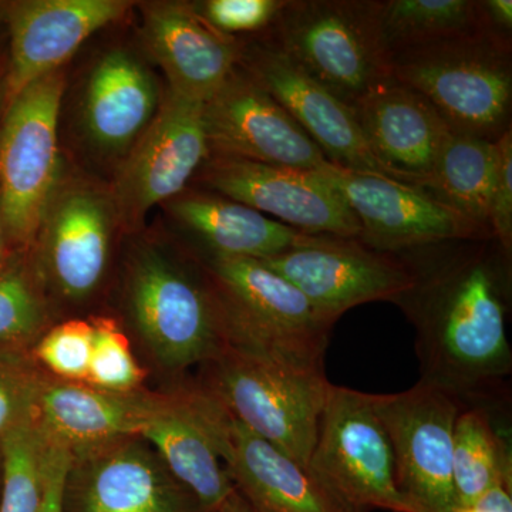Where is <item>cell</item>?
Masks as SVG:
<instances>
[{
    "mask_svg": "<svg viewBox=\"0 0 512 512\" xmlns=\"http://www.w3.org/2000/svg\"><path fill=\"white\" fill-rule=\"evenodd\" d=\"M433 245L404 256L414 284L393 303L416 330L423 382L466 404H507L510 261L493 238Z\"/></svg>",
    "mask_w": 512,
    "mask_h": 512,
    "instance_id": "6da1fadb",
    "label": "cell"
},
{
    "mask_svg": "<svg viewBox=\"0 0 512 512\" xmlns=\"http://www.w3.org/2000/svg\"><path fill=\"white\" fill-rule=\"evenodd\" d=\"M120 298L127 325L171 384L227 346L220 303L200 256L136 239L124 258Z\"/></svg>",
    "mask_w": 512,
    "mask_h": 512,
    "instance_id": "7a4b0ae2",
    "label": "cell"
},
{
    "mask_svg": "<svg viewBox=\"0 0 512 512\" xmlns=\"http://www.w3.org/2000/svg\"><path fill=\"white\" fill-rule=\"evenodd\" d=\"M224 319L227 346L279 365L325 373L333 323L258 259L200 256Z\"/></svg>",
    "mask_w": 512,
    "mask_h": 512,
    "instance_id": "3957f363",
    "label": "cell"
},
{
    "mask_svg": "<svg viewBox=\"0 0 512 512\" xmlns=\"http://www.w3.org/2000/svg\"><path fill=\"white\" fill-rule=\"evenodd\" d=\"M390 76L429 100L453 134L495 143L511 127L510 40L481 32L404 50Z\"/></svg>",
    "mask_w": 512,
    "mask_h": 512,
    "instance_id": "277c9868",
    "label": "cell"
},
{
    "mask_svg": "<svg viewBox=\"0 0 512 512\" xmlns=\"http://www.w3.org/2000/svg\"><path fill=\"white\" fill-rule=\"evenodd\" d=\"M382 0H285L265 42L350 107L390 77Z\"/></svg>",
    "mask_w": 512,
    "mask_h": 512,
    "instance_id": "5b68a950",
    "label": "cell"
},
{
    "mask_svg": "<svg viewBox=\"0 0 512 512\" xmlns=\"http://www.w3.org/2000/svg\"><path fill=\"white\" fill-rule=\"evenodd\" d=\"M195 383L239 423L308 470L329 382L325 373L279 365L225 346Z\"/></svg>",
    "mask_w": 512,
    "mask_h": 512,
    "instance_id": "8992f818",
    "label": "cell"
},
{
    "mask_svg": "<svg viewBox=\"0 0 512 512\" xmlns=\"http://www.w3.org/2000/svg\"><path fill=\"white\" fill-rule=\"evenodd\" d=\"M62 69L30 83L6 104L0 124V205L13 249L30 251L62 180L59 151Z\"/></svg>",
    "mask_w": 512,
    "mask_h": 512,
    "instance_id": "52a82bcc",
    "label": "cell"
},
{
    "mask_svg": "<svg viewBox=\"0 0 512 512\" xmlns=\"http://www.w3.org/2000/svg\"><path fill=\"white\" fill-rule=\"evenodd\" d=\"M308 471L345 512H413L373 394L329 383Z\"/></svg>",
    "mask_w": 512,
    "mask_h": 512,
    "instance_id": "ba28073f",
    "label": "cell"
},
{
    "mask_svg": "<svg viewBox=\"0 0 512 512\" xmlns=\"http://www.w3.org/2000/svg\"><path fill=\"white\" fill-rule=\"evenodd\" d=\"M117 228L109 187L62 177L29 251L56 311L86 305L103 288Z\"/></svg>",
    "mask_w": 512,
    "mask_h": 512,
    "instance_id": "9c48e42d",
    "label": "cell"
},
{
    "mask_svg": "<svg viewBox=\"0 0 512 512\" xmlns=\"http://www.w3.org/2000/svg\"><path fill=\"white\" fill-rule=\"evenodd\" d=\"M210 156L204 104L167 90L156 117L117 165L109 185L120 227L138 231L148 212L187 190Z\"/></svg>",
    "mask_w": 512,
    "mask_h": 512,
    "instance_id": "30bf717a",
    "label": "cell"
},
{
    "mask_svg": "<svg viewBox=\"0 0 512 512\" xmlns=\"http://www.w3.org/2000/svg\"><path fill=\"white\" fill-rule=\"evenodd\" d=\"M393 448L396 484L413 512H453V433L463 404L420 380L402 393L373 394Z\"/></svg>",
    "mask_w": 512,
    "mask_h": 512,
    "instance_id": "8fae6325",
    "label": "cell"
},
{
    "mask_svg": "<svg viewBox=\"0 0 512 512\" xmlns=\"http://www.w3.org/2000/svg\"><path fill=\"white\" fill-rule=\"evenodd\" d=\"M69 454L62 512H210L141 436Z\"/></svg>",
    "mask_w": 512,
    "mask_h": 512,
    "instance_id": "7c38bea8",
    "label": "cell"
},
{
    "mask_svg": "<svg viewBox=\"0 0 512 512\" xmlns=\"http://www.w3.org/2000/svg\"><path fill=\"white\" fill-rule=\"evenodd\" d=\"M195 180L202 190L247 205L306 234L360 237L356 215L322 171L210 156Z\"/></svg>",
    "mask_w": 512,
    "mask_h": 512,
    "instance_id": "4fadbf2b",
    "label": "cell"
},
{
    "mask_svg": "<svg viewBox=\"0 0 512 512\" xmlns=\"http://www.w3.org/2000/svg\"><path fill=\"white\" fill-rule=\"evenodd\" d=\"M322 173L356 215L359 241L367 248L399 255L447 242L493 238L423 188L333 164Z\"/></svg>",
    "mask_w": 512,
    "mask_h": 512,
    "instance_id": "5bb4252c",
    "label": "cell"
},
{
    "mask_svg": "<svg viewBox=\"0 0 512 512\" xmlns=\"http://www.w3.org/2000/svg\"><path fill=\"white\" fill-rule=\"evenodd\" d=\"M261 262L296 286L333 325L349 309L394 302L414 284L412 266L404 256L367 248L359 239L323 237Z\"/></svg>",
    "mask_w": 512,
    "mask_h": 512,
    "instance_id": "9a60e30c",
    "label": "cell"
},
{
    "mask_svg": "<svg viewBox=\"0 0 512 512\" xmlns=\"http://www.w3.org/2000/svg\"><path fill=\"white\" fill-rule=\"evenodd\" d=\"M229 417L214 397L187 377L164 390L163 403L140 433L210 512L235 491L224 463Z\"/></svg>",
    "mask_w": 512,
    "mask_h": 512,
    "instance_id": "2e32d148",
    "label": "cell"
},
{
    "mask_svg": "<svg viewBox=\"0 0 512 512\" xmlns=\"http://www.w3.org/2000/svg\"><path fill=\"white\" fill-rule=\"evenodd\" d=\"M211 156L322 171L325 154L284 107L237 67L204 103Z\"/></svg>",
    "mask_w": 512,
    "mask_h": 512,
    "instance_id": "e0dca14e",
    "label": "cell"
},
{
    "mask_svg": "<svg viewBox=\"0 0 512 512\" xmlns=\"http://www.w3.org/2000/svg\"><path fill=\"white\" fill-rule=\"evenodd\" d=\"M238 66L284 107L330 164L394 180L367 143L353 107L303 72L276 47L265 40L245 43Z\"/></svg>",
    "mask_w": 512,
    "mask_h": 512,
    "instance_id": "ac0fdd59",
    "label": "cell"
},
{
    "mask_svg": "<svg viewBox=\"0 0 512 512\" xmlns=\"http://www.w3.org/2000/svg\"><path fill=\"white\" fill-rule=\"evenodd\" d=\"M123 0H22L6 6L10 57L6 104L30 83L57 72L99 30L126 15Z\"/></svg>",
    "mask_w": 512,
    "mask_h": 512,
    "instance_id": "d6986e66",
    "label": "cell"
},
{
    "mask_svg": "<svg viewBox=\"0 0 512 512\" xmlns=\"http://www.w3.org/2000/svg\"><path fill=\"white\" fill-rule=\"evenodd\" d=\"M141 39L163 70L168 89L207 103L238 67L245 43L212 28L192 3L141 5Z\"/></svg>",
    "mask_w": 512,
    "mask_h": 512,
    "instance_id": "ffe728a7",
    "label": "cell"
},
{
    "mask_svg": "<svg viewBox=\"0 0 512 512\" xmlns=\"http://www.w3.org/2000/svg\"><path fill=\"white\" fill-rule=\"evenodd\" d=\"M353 110L367 143L394 180L426 190L453 134L429 100L390 76L367 90Z\"/></svg>",
    "mask_w": 512,
    "mask_h": 512,
    "instance_id": "44dd1931",
    "label": "cell"
},
{
    "mask_svg": "<svg viewBox=\"0 0 512 512\" xmlns=\"http://www.w3.org/2000/svg\"><path fill=\"white\" fill-rule=\"evenodd\" d=\"M164 390L109 392L84 382L56 379L43 372L35 419L49 443L73 451L119 437L140 436L157 412Z\"/></svg>",
    "mask_w": 512,
    "mask_h": 512,
    "instance_id": "7402d4cb",
    "label": "cell"
},
{
    "mask_svg": "<svg viewBox=\"0 0 512 512\" xmlns=\"http://www.w3.org/2000/svg\"><path fill=\"white\" fill-rule=\"evenodd\" d=\"M156 77L124 47L101 55L90 69L80 104L84 138L104 157L119 163L156 117L161 104Z\"/></svg>",
    "mask_w": 512,
    "mask_h": 512,
    "instance_id": "603a6c76",
    "label": "cell"
},
{
    "mask_svg": "<svg viewBox=\"0 0 512 512\" xmlns=\"http://www.w3.org/2000/svg\"><path fill=\"white\" fill-rule=\"evenodd\" d=\"M163 207L177 227L201 245L202 255L264 261L328 237L306 234L207 190L187 188Z\"/></svg>",
    "mask_w": 512,
    "mask_h": 512,
    "instance_id": "cb8c5ba5",
    "label": "cell"
},
{
    "mask_svg": "<svg viewBox=\"0 0 512 512\" xmlns=\"http://www.w3.org/2000/svg\"><path fill=\"white\" fill-rule=\"evenodd\" d=\"M224 463L256 512H345L305 467L232 416Z\"/></svg>",
    "mask_w": 512,
    "mask_h": 512,
    "instance_id": "d4e9b609",
    "label": "cell"
},
{
    "mask_svg": "<svg viewBox=\"0 0 512 512\" xmlns=\"http://www.w3.org/2000/svg\"><path fill=\"white\" fill-rule=\"evenodd\" d=\"M495 406L466 404L454 423L453 485L456 507L470 505L503 480H512L511 436L495 421Z\"/></svg>",
    "mask_w": 512,
    "mask_h": 512,
    "instance_id": "484cf974",
    "label": "cell"
},
{
    "mask_svg": "<svg viewBox=\"0 0 512 512\" xmlns=\"http://www.w3.org/2000/svg\"><path fill=\"white\" fill-rule=\"evenodd\" d=\"M495 167L497 146L493 141L451 134L437 160L426 191L490 232L488 211Z\"/></svg>",
    "mask_w": 512,
    "mask_h": 512,
    "instance_id": "4316f807",
    "label": "cell"
},
{
    "mask_svg": "<svg viewBox=\"0 0 512 512\" xmlns=\"http://www.w3.org/2000/svg\"><path fill=\"white\" fill-rule=\"evenodd\" d=\"M380 32L390 60L404 50L485 30L478 0H382Z\"/></svg>",
    "mask_w": 512,
    "mask_h": 512,
    "instance_id": "83f0119b",
    "label": "cell"
},
{
    "mask_svg": "<svg viewBox=\"0 0 512 512\" xmlns=\"http://www.w3.org/2000/svg\"><path fill=\"white\" fill-rule=\"evenodd\" d=\"M56 315L30 252H16L0 272V353L29 355Z\"/></svg>",
    "mask_w": 512,
    "mask_h": 512,
    "instance_id": "f1b7e54d",
    "label": "cell"
},
{
    "mask_svg": "<svg viewBox=\"0 0 512 512\" xmlns=\"http://www.w3.org/2000/svg\"><path fill=\"white\" fill-rule=\"evenodd\" d=\"M49 444L35 414L0 443L2 490L0 512H39Z\"/></svg>",
    "mask_w": 512,
    "mask_h": 512,
    "instance_id": "f546056e",
    "label": "cell"
},
{
    "mask_svg": "<svg viewBox=\"0 0 512 512\" xmlns=\"http://www.w3.org/2000/svg\"><path fill=\"white\" fill-rule=\"evenodd\" d=\"M89 319L93 326V352L84 383L109 392L131 393L144 389L150 372L134 355L123 325L111 316Z\"/></svg>",
    "mask_w": 512,
    "mask_h": 512,
    "instance_id": "4dcf8cb0",
    "label": "cell"
},
{
    "mask_svg": "<svg viewBox=\"0 0 512 512\" xmlns=\"http://www.w3.org/2000/svg\"><path fill=\"white\" fill-rule=\"evenodd\" d=\"M92 352V322L70 318L47 330L30 350L29 357L40 370L56 379L86 382Z\"/></svg>",
    "mask_w": 512,
    "mask_h": 512,
    "instance_id": "1f68e13d",
    "label": "cell"
},
{
    "mask_svg": "<svg viewBox=\"0 0 512 512\" xmlns=\"http://www.w3.org/2000/svg\"><path fill=\"white\" fill-rule=\"evenodd\" d=\"M40 376L29 355L0 353V443L35 414Z\"/></svg>",
    "mask_w": 512,
    "mask_h": 512,
    "instance_id": "d6a6232c",
    "label": "cell"
},
{
    "mask_svg": "<svg viewBox=\"0 0 512 512\" xmlns=\"http://www.w3.org/2000/svg\"><path fill=\"white\" fill-rule=\"evenodd\" d=\"M285 0H205L192 3L212 28L231 37L266 32Z\"/></svg>",
    "mask_w": 512,
    "mask_h": 512,
    "instance_id": "836d02e7",
    "label": "cell"
},
{
    "mask_svg": "<svg viewBox=\"0 0 512 512\" xmlns=\"http://www.w3.org/2000/svg\"><path fill=\"white\" fill-rule=\"evenodd\" d=\"M497 167L491 191L488 228L491 237L505 254L512 251V130L511 127L495 141Z\"/></svg>",
    "mask_w": 512,
    "mask_h": 512,
    "instance_id": "e575fe53",
    "label": "cell"
},
{
    "mask_svg": "<svg viewBox=\"0 0 512 512\" xmlns=\"http://www.w3.org/2000/svg\"><path fill=\"white\" fill-rule=\"evenodd\" d=\"M47 450L45 484H43L42 505L39 512H62V487L67 464H69V450L49 443Z\"/></svg>",
    "mask_w": 512,
    "mask_h": 512,
    "instance_id": "d590c367",
    "label": "cell"
},
{
    "mask_svg": "<svg viewBox=\"0 0 512 512\" xmlns=\"http://www.w3.org/2000/svg\"><path fill=\"white\" fill-rule=\"evenodd\" d=\"M478 10L485 32L511 42V0H478Z\"/></svg>",
    "mask_w": 512,
    "mask_h": 512,
    "instance_id": "8d00e7d4",
    "label": "cell"
},
{
    "mask_svg": "<svg viewBox=\"0 0 512 512\" xmlns=\"http://www.w3.org/2000/svg\"><path fill=\"white\" fill-rule=\"evenodd\" d=\"M453 512H512V480L500 481L473 504L460 505Z\"/></svg>",
    "mask_w": 512,
    "mask_h": 512,
    "instance_id": "74e56055",
    "label": "cell"
},
{
    "mask_svg": "<svg viewBox=\"0 0 512 512\" xmlns=\"http://www.w3.org/2000/svg\"><path fill=\"white\" fill-rule=\"evenodd\" d=\"M212 512H256L255 508L252 507L251 504L242 497V494L239 493L237 488H235L234 493L229 495L227 500L224 501L220 505V507L215 508Z\"/></svg>",
    "mask_w": 512,
    "mask_h": 512,
    "instance_id": "f35d334b",
    "label": "cell"
},
{
    "mask_svg": "<svg viewBox=\"0 0 512 512\" xmlns=\"http://www.w3.org/2000/svg\"><path fill=\"white\" fill-rule=\"evenodd\" d=\"M12 244H10L8 231H6L5 220H3L2 205H0V272L9 264L10 259L16 254Z\"/></svg>",
    "mask_w": 512,
    "mask_h": 512,
    "instance_id": "ab89813d",
    "label": "cell"
},
{
    "mask_svg": "<svg viewBox=\"0 0 512 512\" xmlns=\"http://www.w3.org/2000/svg\"><path fill=\"white\" fill-rule=\"evenodd\" d=\"M6 107L5 73L0 70V124H2L3 113Z\"/></svg>",
    "mask_w": 512,
    "mask_h": 512,
    "instance_id": "60d3db41",
    "label": "cell"
},
{
    "mask_svg": "<svg viewBox=\"0 0 512 512\" xmlns=\"http://www.w3.org/2000/svg\"><path fill=\"white\" fill-rule=\"evenodd\" d=\"M0 490H2V457H0Z\"/></svg>",
    "mask_w": 512,
    "mask_h": 512,
    "instance_id": "b9f144b4",
    "label": "cell"
}]
</instances>
